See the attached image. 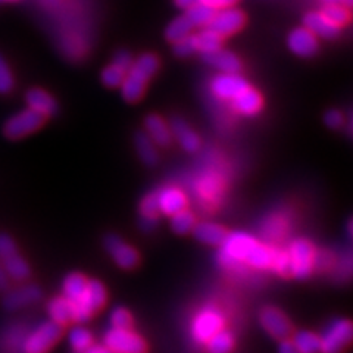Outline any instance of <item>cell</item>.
Listing matches in <instances>:
<instances>
[{"label":"cell","instance_id":"1","mask_svg":"<svg viewBox=\"0 0 353 353\" xmlns=\"http://www.w3.org/2000/svg\"><path fill=\"white\" fill-rule=\"evenodd\" d=\"M159 68L158 57L153 53H145L139 57L136 61H132L128 68L123 83H121V94L124 101L134 103L140 101L143 93L146 90V84L157 74Z\"/></svg>","mask_w":353,"mask_h":353},{"label":"cell","instance_id":"2","mask_svg":"<svg viewBox=\"0 0 353 353\" xmlns=\"http://www.w3.org/2000/svg\"><path fill=\"white\" fill-rule=\"evenodd\" d=\"M258 240L243 231H234L224 237L219 249V262L225 268H236L239 265L246 263V258L252 248L255 246Z\"/></svg>","mask_w":353,"mask_h":353},{"label":"cell","instance_id":"3","mask_svg":"<svg viewBox=\"0 0 353 353\" xmlns=\"http://www.w3.org/2000/svg\"><path fill=\"white\" fill-rule=\"evenodd\" d=\"M106 302V289L99 280H87L85 290L79 302L71 303L72 321L87 323L94 312L102 309Z\"/></svg>","mask_w":353,"mask_h":353},{"label":"cell","instance_id":"4","mask_svg":"<svg viewBox=\"0 0 353 353\" xmlns=\"http://www.w3.org/2000/svg\"><path fill=\"white\" fill-rule=\"evenodd\" d=\"M62 336V325L54 321H44L27 331L22 341V350L27 353H43L57 345Z\"/></svg>","mask_w":353,"mask_h":353},{"label":"cell","instance_id":"5","mask_svg":"<svg viewBox=\"0 0 353 353\" xmlns=\"http://www.w3.org/2000/svg\"><path fill=\"white\" fill-rule=\"evenodd\" d=\"M44 119H46V117L37 112V110L27 108L6 121L3 132L8 139L18 140L36 132L44 124Z\"/></svg>","mask_w":353,"mask_h":353},{"label":"cell","instance_id":"6","mask_svg":"<svg viewBox=\"0 0 353 353\" xmlns=\"http://www.w3.org/2000/svg\"><path fill=\"white\" fill-rule=\"evenodd\" d=\"M352 324L347 319L339 318L331 321L319 337L321 343V350L325 353H337L346 349L352 341Z\"/></svg>","mask_w":353,"mask_h":353},{"label":"cell","instance_id":"7","mask_svg":"<svg viewBox=\"0 0 353 353\" xmlns=\"http://www.w3.org/2000/svg\"><path fill=\"white\" fill-rule=\"evenodd\" d=\"M103 345L109 352L117 353H141L146 350V343L131 328L110 327L103 337Z\"/></svg>","mask_w":353,"mask_h":353},{"label":"cell","instance_id":"8","mask_svg":"<svg viewBox=\"0 0 353 353\" xmlns=\"http://www.w3.org/2000/svg\"><path fill=\"white\" fill-rule=\"evenodd\" d=\"M289 259H290V275L296 279H306L314 271V258H315V249L307 240L297 239L294 240L289 250Z\"/></svg>","mask_w":353,"mask_h":353},{"label":"cell","instance_id":"9","mask_svg":"<svg viewBox=\"0 0 353 353\" xmlns=\"http://www.w3.org/2000/svg\"><path fill=\"white\" fill-rule=\"evenodd\" d=\"M224 328V315L214 306L203 307L192 323V334L197 343H206L218 330Z\"/></svg>","mask_w":353,"mask_h":353},{"label":"cell","instance_id":"10","mask_svg":"<svg viewBox=\"0 0 353 353\" xmlns=\"http://www.w3.org/2000/svg\"><path fill=\"white\" fill-rule=\"evenodd\" d=\"M243 26H245V14L234 6H228L216 9L206 27L211 28L218 36L224 39L236 34Z\"/></svg>","mask_w":353,"mask_h":353},{"label":"cell","instance_id":"11","mask_svg":"<svg viewBox=\"0 0 353 353\" xmlns=\"http://www.w3.org/2000/svg\"><path fill=\"white\" fill-rule=\"evenodd\" d=\"M248 81L239 75V72H221L214 77L211 83V90L218 99L233 101V99L248 88Z\"/></svg>","mask_w":353,"mask_h":353},{"label":"cell","instance_id":"12","mask_svg":"<svg viewBox=\"0 0 353 353\" xmlns=\"http://www.w3.org/2000/svg\"><path fill=\"white\" fill-rule=\"evenodd\" d=\"M105 246L112 256L118 267L124 270H132L139 263V253L134 248H131L124 240H121L118 236L110 234L105 239Z\"/></svg>","mask_w":353,"mask_h":353},{"label":"cell","instance_id":"13","mask_svg":"<svg viewBox=\"0 0 353 353\" xmlns=\"http://www.w3.org/2000/svg\"><path fill=\"white\" fill-rule=\"evenodd\" d=\"M289 49L301 58H311L318 52V37L306 27L294 28L287 37Z\"/></svg>","mask_w":353,"mask_h":353},{"label":"cell","instance_id":"14","mask_svg":"<svg viewBox=\"0 0 353 353\" xmlns=\"http://www.w3.org/2000/svg\"><path fill=\"white\" fill-rule=\"evenodd\" d=\"M261 324L263 330L275 339H287L292 333V325L287 316L275 307H265L261 312Z\"/></svg>","mask_w":353,"mask_h":353},{"label":"cell","instance_id":"15","mask_svg":"<svg viewBox=\"0 0 353 353\" xmlns=\"http://www.w3.org/2000/svg\"><path fill=\"white\" fill-rule=\"evenodd\" d=\"M157 202L159 214L171 216L180 212L181 209H185L187 197L176 187H163V189L157 192Z\"/></svg>","mask_w":353,"mask_h":353},{"label":"cell","instance_id":"16","mask_svg":"<svg viewBox=\"0 0 353 353\" xmlns=\"http://www.w3.org/2000/svg\"><path fill=\"white\" fill-rule=\"evenodd\" d=\"M41 297V292L37 285H21L18 289L9 292L3 297V306L8 311H17V309L24 307L27 305H31L37 302Z\"/></svg>","mask_w":353,"mask_h":353},{"label":"cell","instance_id":"17","mask_svg":"<svg viewBox=\"0 0 353 353\" xmlns=\"http://www.w3.org/2000/svg\"><path fill=\"white\" fill-rule=\"evenodd\" d=\"M145 128H146V134L152 139V141L157 146L167 148L171 145L172 141L171 128L159 115H154V114L148 115L145 119Z\"/></svg>","mask_w":353,"mask_h":353},{"label":"cell","instance_id":"18","mask_svg":"<svg viewBox=\"0 0 353 353\" xmlns=\"http://www.w3.org/2000/svg\"><path fill=\"white\" fill-rule=\"evenodd\" d=\"M303 22L307 30H311L316 37L321 39H336L340 32V27L333 24L323 12H309Z\"/></svg>","mask_w":353,"mask_h":353},{"label":"cell","instance_id":"19","mask_svg":"<svg viewBox=\"0 0 353 353\" xmlns=\"http://www.w3.org/2000/svg\"><path fill=\"white\" fill-rule=\"evenodd\" d=\"M171 134L179 140L180 146L185 152H196L199 148H201V139L196 134V132L189 127V124L183 121L181 118H174L171 121Z\"/></svg>","mask_w":353,"mask_h":353},{"label":"cell","instance_id":"20","mask_svg":"<svg viewBox=\"0 0 353 353\" xmlns=\"http://www.w3.org/2000/svg\"><path fill=\"white\" fill-rule=\"evenodd\" d=\"M203 59L208 65L214 66L215 70L221 72H240L241 70V62L236 54L228 50H223L221 48L214 52L203 53Z\"/></svg>","mask_w":353,"mask_h":353},{"label":"cell","instance_id":"21","mask_svg":"<svg viewBox=\"0 0 353 353\" xmlns=\"http://www.w3.org/2000/svg\"><path fill=\"white\" fill-rule=\"evenodd\" d=\"M233 108L241 115H255L262 108V96L253 88L248 87L245 90L240 92L233 101Z\"/></svg>","mask_w":353,"mask_h":353},{"label":"cell","instance_id":"22","mask_svg":"<svg viewBox=\"0 0 353 353\" xmlns=\"http://www.w3.org/2000/svg\"><path fill=\"white\" fill-rule=\"evenodd\" d=\"M26 101H27L28 108L37 110V112H40L46 118L53 115L58 109L57 101H54V99L48 92L41 90V88H31V90H28L27 96H26Z\"/></svg>","mask_w":353,"mask_h":353},{"label":"cell","instance_id":"23","mask_svg":"<svg viewBox=\"0 0 353 353\" xmlns=\"http://www.w3.org/2000/svg\"><path fill=\"white\" fill-rule=\"evenodd\" d=\"M192 231L196 240L205 243V245H209V246H219L221 243H223L224 237L227 236V231L223 227L212 223L194 224Z\"/></svg>","mask_w":353,"mask_h":353},{"label":"cell","instance_id":"24","mask_svg":"<svg viewBox=\"0 0 353 353\" xmlns=\"http://www.w3.org/2000/svg\"><path fill=\"white\" fill-rule=\"evenodd\" d=\"M140 228L143 231H152L157 227L158 223V202H157V193H149L140 203Z\"/></svg>","mask_w":353,"mask_h":353},{"label":"cell","instance_id":"25","mask_svg":"<svg viewBox=\"0 0 353 353\" xmlns=\"http://www.w3.org/2000/svg\"><path fill=\"white\" fill-rule=\"evenodd\" d=\"M0 262H2L3 270L8 274L9 279H12L15 281H24L30 277L31 271H30L28 263L26 262L24 258L19 255L18 252L3 258Z\"/></svg>","mask_w":353,"mask_h":353},{"label":"cell","instance_id":"26","mask_svg":"<svg viewBox=\"0 0 353 353\" xmlns=\"http://www.w3.org/2000/svg\"><path fill=\"white\" fill-rule=\"evenodd\" d=\"M136 150L139 153V158L145 162L148 167H153L159 161V154L157 150V145L152 141V139L146 134V131H139L134 137Z\"/></svg>","mask_w":353,"mask_h":353},{"label":"cell","instance_id":"27","mask_svg":"<svg viewBox=\"0 0 353 353\" xmlns=\"http://www.w3.org/2000/svg\"><path fill=\"white\" fill-rule=\"evenodd\" d=\"M27 334V328L22 324H10L2 331L0 336V349L3 350H22V341Z\"/></svg>","mask_w":353,"mask_h":353},{"label":"cell","instance_id":"28","mask_svg":"<svg viewBox=\"0 0 353 353\" xmlns=\"http://www.w3.org/2000/svg\"><path fill=\"white\" fill-rule=\"evenodd\" d=\"M85 285L87 279L83 274L72 272L66 275V279L63 280V296L70 301V303L79 302L85 290Z\"/></svg>","mask_w":353,"mask_h":353},{"label":"cell","instance_id":"29","mask_svg":"<svg viewBox=\"0 0 353 353\" xmlns=\"http://www.w3.org/2000/svg\"><path fill=\"white\" fill-rule=\"evenodd\" d=\"M50 319L61 325L72 321V307L70 301L65 296L54 297L48 305Z\"/></svg>","mask_w":353,"mask_h":353},{"label":"cell","instance_id":"30","mask_svg":"<svg viewBox=\"0 0 353 353\" xmlns=\"http://www.w3.org/2000/svg\"><path fill=\"white\" fill-rule=\"evenodd\" d=\"M196 52L209 53L214 52L221 48V43H223V37L218 36L215 31L208 27H202V30L193 34Z\"/></svg>","mask_w":353,"mask_h":353},{"label":"cell","instance_id":"31","mask_svg":"<svg viewBox=\"0 0 353 353\" xmlns=\"http://www.w3.org/2000/svg\"><path fill=\"white\" fill-rule=\"evenodd\" d=\"M271 256H272V248L261 245L258 241L249 252L246 263L250 265L252 268H256V270H270Z\"/></svg>","mask_w":353,"mask_h":353},{"label":"cell","instance_id":"32","mask_svg":"<svg viewBox=\"0 0 353 353\" xmlns=\"http://www.w3.org/2000/svg\"><path fill=\"white\" fill-rule=\"evenodd\" d=\"M215 10L216 9H214L211 6L197 2V3L187 8L184 15L189 18V21L192 22L193 27L201 28V27H206L209 24V21H211L212 15L215 14Z\"/></svg>","mask_w":353,"mask_h":353},{"label":"cell","instance_id":"33","mask_svg":"<svg viewBox=\"0 0 353 353\" xmlns=\"http://www.w3.org/2000/svg\"><path fill=\"white\" fill-rule=\"evenodd\" d=\"M206 347L209 352L212 353H227L230 350H233L234 347V339L231 336V333H228L227 330L221 328L218 330L215 334H212L211 337L208 339L206 341Z\"/></svg>","mask_w":353,"mask_h":353},{"label":"cell","instance_id":"34","mask_svg":"<svg viewBox=\"0 0 353 353\" xmlns=\"http://www.w3.org/2000/svg\"><path fill=\"white\" fill-rule=\"evenodd\" d=\"M294 349L301 353H315L321 350V343H319V337L311 331H299L294 334L292 340Z\"/></svg>","mask_w":353,"mask_h":353},{"label":"cell","instance_id":"35","mask_svg":"<svg viewBox=\"0 0 353 353\" xmlns=\"http://www.w3.org/2000/svg\"><path fill=\"white\" fill-rule=\"evenodd\" d=\"M321 12L336 24L337 27H343L346 26L347 22L350 21V12H349V8L345 6L343 3L340 2H333V3H325V6L323 8Z\"/></svg>","mask_w":353,"mask_h":353},{"label":"cell","instance_id":"36","mask_svg":"<svg viewBox=\"0 0 353 353\" xmlns=\"http://www.w3.org/2000/svg\"><path fill=\"white\" fill-rule=\"evenodd\" d=\"M194 27L192 26V22L189 21V18H187L185 15L183 17H176L175 19L171 21V24L167 27V31H165V36H167V39L170 41H176L180 40L185 36H189L192 30Z\"/></svg>","mask_w":353,"mask_h":353},{"label":"cell","instance_id":"37","mask_svg":"<svg viewBox=\"0 0 353 353\" xmlns=\"http://www.w3.org/2000/svg\"><path fill=\"white\" fill-rule=\"evenodd\" d=\"M68 341L72 350L87 352V349L93 345V336L90 331L84 327H75L70 331Z\"/></svg>","mask_w":353,"mask_h":353},{"label":"cell","instance_id":"38","mask_svg":"<svg viewBox=\"0 0 353 353\" xmlns=\"http://www.w3.org/2000/svg\"><path fill=\"white\" fill-rule=\"evenodd\" d=\"M196 224L194 216L187 209H181L180 212L171 215V228L176 234H187L190 233Z\"/></svg>","mask_w":353,"mask_h":353},{"label":"cell","instance_id":"39","mask_svg":"<svg viewBox=\"0 0 353 353\" xmlns=\"http://www.w3.org/2000/svg\"><path fill=\"white\" fill-rule=\"evenodd\" d=\"M275 274L281 275V277H289L290 275V259L289 253L281 249L272 248V256H271V267Z\"/></svg>","mask_w":353,"mask_h":353},{"label":"cell","instance_id":"40","mask_svg":"<svg viewBox=\"0 0 353 353\" xmlns=\"http://www.w3.org/2000/svg\"><path fill=\"white\" fill-rule=\"evenodd\" d=\"M285 221L280 216H270L262 227V234L268 240H280L285 233Z\"/></svg>","mask_w":353,"mask_h":353},{"label":"cell","instance_id":"41","mask_svg":"<svg viewBox=\"0 0 353 353\" xmlns=\"http://www.w3.org/2000/svg\"><path fill=\"white\" fill-rule=\"evenodd\" d=\"M125 74L127 71L121 68V66L110 63L102 71V83L109 88H117L123 83Z\"/></svg>","mask_w":353,"mask_h":353},{"label":"cell","instance_id":"42","mask_svg":"<svg viewBox=\"0 0 353 353\" xmlns=\"http://www.w3.org/2000/svg\"><path fill=\"white\" fill-rule=\"evenodd\" d=\"M174 53L180 58H187V57H190V54L196 53L193 34H189L180 40L174 41Z\"/></svg>","mask_w":353,"mask_h":353},{"label":"cell","instance_id":"43","mask_svg":"<svg viewBox=\"0 0 353 353\" xmlns=\"http://www.w3.org/2000/svg\"><path fill=\"white\" fill-rule=\"evenodd\" d=\"M14 87V77L5 58L0 54V93H9Z\"/></svg>","mask_w":353,"mask_h":353},{"label":"cell","instance_id":"44","mask_svg":"<svg viewBox=\"0 0 353 353\" xmlns=\"http://www.w3.org/2000/svg\"><path fill=\"white\" fill-rule=\"evenodd\" d=\"M110 324L117 328H131L132 318L124 307H117L110 312Z\"/></svg>","mask_w":353,"mask_h":353},{"label":"cell","instance_id":"45","mask_svg":"<svg viewBox=\"0 0 353 353\" xmlns=\"http://www.w3.org/2000/svg\"><path fill=\"white\" fill-rule=\"evenodd\" d=\"M324 123L330 128H340L345 124V115L340 112L337 109H330L324 115Z\"/></svg>","mask_w":353,"mask_h":353},{"label":"cell","instance_id":"46","mask_svg":"<svg viewBox=\"0 0 353 353\" xmlns=\"http://www.w3.org/2000/svg\"><path fill=\"white\" fill-rule=\"evenodd\" d=\"M15 252H18L15 241L8 234H0V261L9 255H12Z\"/></svg>","mask_w":353,"mask_h":353},{"label":"cell","instance_id":"47","mask_svg":"<svg viewBox=\"0 0 353 353\" xmlns=\"http://www.w3.org/2000/svg\"><path fill=\"white\" fill-rule=\"evenodd\" d=\"M132 61H134V59L131 58V54H130L127 50H119V52L115 54V58H114V62H112V63L121 66V68L125 70V71H128V68L131 66Z\"/></svg>","mask_w":353,"mask_h":353},{"label":"cell","instance_id":"48","mask_svg":"<svg viewBox=\"0 0 353 353\" xmlns=\"http://www.w3.org/2000/svg\"><path fill=\"white\" fill-rule=\"evenodd\" d=\"M197 2L205 3L208 6H211L214 9H221V8H228V6H234L239 0H197Z\"/></svg>","mask_w":353,"mask_h":353},{"label":"cell","instance_id":"49","mask_svg":"<svg viewBox=\"0 0 353 353\" xmlns=\"http://www.w3.org/2000/svg\"><path fill=\"white\" fill-rule=\"evenodd\" d=\"M279 350L281 353H293L296 349H294V345L292 340H287V339H281V343L279 346Z\"/></svg>","mask_w":353,"mask_h":353},{"label":"cell","instance_id":"50","mask_svg":"<svg viewBox=\"0 0 353 353\" xmlns=\"http://www.w3.org/2000/svg\"><path fill=\"white\" fill-rule=\"evenodd\" d=\"M8 287H9V277H8V274L3 270L2 262H0V292L6 290Z\"/></svg>","mask_w":353,"mask_h":353},{"label":"cell","instance_id":"51","mask_svg":"<svg viewBox=\"0 0 353 353\" xmlns=\"http://www.w3.org/2000/svg\"><path fill=\"white\" fill-rule=\"evenodd\" d=\"M197 3V0H175V5L180 6L183 9H187L189 6Z\"/></svg>","mask_w":353,"mask_h":353},{"label":"cell","instance_id":"52","mask_svg":"<svg viewBox=\"0 0 353 353\" xmlns=\"http://www.w3.org/2000/svg\"><path fill=\"white\" fill-rule=\"evenodd\" d=\"M87 352H90V353H106V352H109L105 346H90L87 349Z\"/></svg>","mask_w":353,"mask_h":353},{"label":"cell","instance_id":"53","mask_svg":"<svg viewBox=\"0 0 353 353\" xmlns=\"http://www.w3.org/2000/svg\"><path fill=\"white\" fill-rule=\"evenodd\" d=\"M339 2H340V3H343V5H345V6H347V8L352 5V0H339Z\"/></svg>","mask_w":353,"mask_h":353},{"label":"cell","instance_id":"54","mask_svg":"<svg viewBox=\"0 0 353 353\" xmlns=\"http://www.w3.org/2000/svg\"><path fill=\"white\" fill-rule=\"evenodd\" d=\"M347 231H349V236H352V221H349V224H347Z\"/></svg>","mask_w":353,"mask_h":353},{"label":"cell","instance_id":"55","mask_svg":"<svg viewBox=\"0 0 353 353\" xmlns=\"http://www.w3.org/2000/svg\"><path fill=\"white\" fill-rule=\"evenodd\" d=\"M324 3H333V2H339V0H323Z\"/></svg>","mask_w":353,"mask_h":353}]
</instances>
